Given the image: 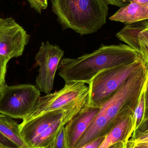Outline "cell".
Instances as JSON below:
<instances>
[{
	"instance_id": "1",
	"label": "cell",
	"mask_w": 148,
	"mask_h": 148,
	"mask_svg": "<svg viewBox=\"0 0 148 148\" xmlns=\"http://www.w3.org/2000/svg\"><path fill=\"white\" fill-rule=\"evenodd\" d=\"M140 60H143L140 54L128 45H102L90 53L76 58H63L57 71L65 83L82 82L89 84L104 70Z\"/></svg>"
},
{
	"instance_id": "2",
	"label": "cell",
	"mask_w": 148,
	"mask_h": 148,
	"mask_svg": "<svg viewBox=\"0 0 148 148\" xmlns=\"http://www.w3.org/2000/svg\"><path fill=\"white\" fill-rule=\"evenodd\" d=\"M53 12L63 29L81 35L97 32L106 23L108 4L104 0H51Z\"/></svg>"
},
{
	"instance_id": "3",
	"label": "cell",
	"mask_w": 148,
	"mask_h": 148,
	"mask_svg": "<svg viewBox=\"0 0 148 148\" xmlns=\"http://www.w3.org/2000/svg\"><path fill=\"white\" fill-rule=\"evenodd\" d=\"M89 103V86L82 82L65 83L59 91L40 97L33 111L22 122L58 110H69L76 115Z\"/></svg>"
},
{
	"instance_id": "4",
	"label": "cell",
	"mask_w": 148,
	"mask_h": 148,
	"mask_svg": "<svg viewBox=\"0 0 148 148\" xmlns=\"http://www.w3.org/2000/svg\"><path fill=\"white\" fill-rule=\"evenodd\" d=\"M143 62V60L137 61L97 74L89 84L90 105L101 107Z\"/></svg>"
},
{
	"instance_id": "5",
	"label": "cell",
	"mask_w": 148,
	"mask_h": 148,
	"mask_svg": "<svg viewBox=\"0 0 148 148\" xmlns=\"http://www.w3.org/2000/svg\"><path fill=\"white\" fill-rule=\"evenodd\" d=\"M40 95L37 87L32 84H6L0 94V114L23 120L33 111Z\"/></svg>"
},
{
	"instance_id": "6",
	"label": "cell",
	"mask_w": 148,
	"mask_h": 148,
	"mask_svg": "<svg viewBox=\"0 0 148 148\" xmlns=\"http://www.w3.org/2000/svg\"><path fill=\"white\" fill-rule=\"evenodd\" d=\"M64 54V51L57 45L48 41L42 42L35 57L36 65L39 66L36 86L40 92L46 95L51 93L58 66Z\"/></svg>"
},
{
	"instance_id": "7",
	"label": "cell",
	"mask_w": 148,
	"mask_h": 148,
	"mask_svg": "<svg viewBox=\"0 0 148 148\" xmlns=\"http://www.w3.org/2000/svg\"><path fill=\"white\" fill-rule=\"evenodd\" d=\"M30 36L11 17L0 23V55L10 60L23 54Z\"/></svg>"
},
{
	"instance_id": "8",
	"label": "cell",
	"mask_w": 148,
	"mask_h": 148,
	"mask_svg": "<svg viewBox=\"0 0 148 148\" xmlns=\"http://www.w3.org/2000/svg\"><path fill=\"white\" fill-rule=\"evenodd\" d=\"M67 112L74 115L72 111L65 109L51 111L20 124L21 136L25 144H29L49 126L60 119L65 118ZM29 147V146H28Z\"/></svg>"
},
{
	"instance_id": "9",
	"label": "cell",
	"mask_w": 148,
	"mask_h": 148,
	"mask_svg": "<svg viewBox=\"0 0 148 148\" xmlns=\"http://www.w3.org/2000/svg\"><path fill=\"white\" fill-rule=\"evenodd\" d=\"M100 109V107L92 106L89 103L65 125L69 148H75L77 141L96 116Z\"/></svg>"
},
{
	"instance_id": "10",
	"label": "cell",
	"mask_w": 148,
	"mask_h": 148,
	"mask_svg": "<svg viewBox=\"0 0 148 148\" xmlns=\"http://www.w3.org/2000/svg\"><path fill=\"white\" fill-rule=\"evenodd\" d=\"M133 114V112L129 110H123L119 114L99 148H108L117 143L129 141L134 132Z\"/></svg>"
},
{
	"instance_id": "11",
	"label": "cell",
	"mask_w": 148,
	"mask_h": 148,
	"mask_svg": "<svg viewBox=\"0 0 148 148\" xmlns=\"http://www.w3.org/2000/svg\"><path fill=\"white\" fill-rule=\"evenodd\" d=\"M110 21L120 22L126 25L148 20V4L130 2L121 7L109 18Z\"/></svg>"
},
{
	"instance_id": "12",
	"label": "cell",
	"mask_w": 148,
	"mask_h": 148,
	"mask_svg": "<svg viewBox=\"0 0 148 148\" xmlns=\"http://www.w3.org/2000/svg\"><path fill=\"white\" fill-rule=\"evenodd\" d=\"M0 133L19 148H30L23 140L20 124L12 118L0 114Z\"/></svg>"
},
{
	"instance_id": "13",
	"label": "cell",
	"mask_w": 148,
	"mask_h": 148,
	"mask_svg": "<svg viewBox=\"0 0 148 148\" xmlns=\"http://www.w3.org/2000/svg\"><path fill=\"white\" fill-rule=\"evenodd\" d=\"M148 26V20L126 25L116 34V37L138 52V36Z\"/></svg>"
},
{
	"instance_id": "14",
	"label": "cell",
	"mask_w": 148,
	"mask_h": 148,
	"mask_svg": "<svg viewBox=\"0 0 148 148\" xmlns=\"http://www.w3.org/2000/svg\"><path fill=\"white\" fill-rule=\"evenodd\" d=\"M64 118L58 120L41 133L30 143L29 147L30 148H49L62 128L66 125Z\"/></svg>"
},
{
	"instance_id": "15",
	"label": "cell",
	"mask_w": 148,
	"mask_h": 148,
	"mask_svg": "<svg viewBox=\"0 0 148 148\" xmlns=\"http://www.w3.org/2000/svg\"><path fill=\"white\" fill-rule=\"evenodd\" d=\"M148 81V80L145 83L142 90L139 101L132 116V120L134 128V133L138 129L144 120L146 104V94L147 91L146 86Z\"/></svg>"
},
{
	"instance_id": "16",
	"label": "cell",
	"mask_w": 148,
	"mask_h": 148,
	"mask_svg": "<svg viewBox=\"0 0 148 148\" xmlns=\"http://www.w3.org/2000/svg\"><path fill=\"white\" fill-rule=\"evenodd\" d=\"M138 53L148 67V26L138 36Z\"/></svg>"
},
{
	"instance_id": "17",
	"label": "cell",
	"mask_w": 148,
	"mask_h": 148,
	"mask_svg": "<svg viewBox=\"0 0 148 148\" xmlns=\"http://www.w3.org/2000/svg\"><path fill=\"white\" fill-rule=\"evenodd\" d=\"M64 126L62 128L49 148H69Z\"/></svg>"
},
{
	"instance_id": "18",
	"label": "cell",
	"mask_w": 148,
	"mask_h": 148,
	"mask_svg": "<svg viewBox=\"0 0 148 148\" xmlns=\"http://www.w3.org/2000/svg\"><path fill=\"white\" fill-rule=\"evenodd\" d=\"M8 58L0 55V88H2L5 84V77L7 73V66Z\"/></svg>"
},
{
	"instance_id": "19",
	"label": "cell",
	"mask_w": 148,
	"mask_h": 148,
	"mask_svg": "<svg viewBox=\"0 0 148 148\" xmlns=\"http://www.w3.org/2000/svg\"><path fill=\"white\" fill-rule=\"evenodd\" d=\"M31 8L37 13L41 14L42 11L46 9L48 6V0H27Z\"/></svg>"
},
{
	"instance_id": "20",
	"label": "cell",
	"mask_w": 148,
	"mask_h": 148,
	"mask_svg": "<svg viewBox=\"0 0 148 148\" xmlns=\"http://www.w3.org/2000/svg\"><path fill=\"white\" fill-rule=\"evenodd\" d=\"M131 141L135 143L148 142V130L141 133H137L132 136Z\"/></svg>"
},
{
	"instance_id": "21",
	"label": "cell",
	"mask_w": 148,
	"mask_h": 148,
	"mask_svg": "<svg viewBox=\"0 0 148 148\" xmlns=\"http://www.w3.org/2000/svg\"><path fill=\"white\" fill-rule=\"evenodd\" d=\"M105 136H106L100 137L95 140L78 148H99L105 139Z\"/></svg>"
},
{
	"instance_id": "22",
	"label": "cell",
	"mask_w": 148,
	"mask_h": 148,
	"mask_svg": "<svg viewBox=\"0 0 148 148\" xmlns=\"http://www.w3.org/2000/svg\"><path fill=\"white\" fill-rule=\"evenodd\" d=\"M106 3L108 5L110 4L117 7H124L127 5L130 2V0H104Z\"/></svg>"
},
{
	"instance_id": "23",
	"label": "cell",
	"mask_w": 148,
	"mask_h": 148,
	"mask_svg": "<svg viewBox=\"0 0 148 148\" xmlns=\"http://www.w3.org/2000/svg\"><path fill=\"white\" fill-rule=\"evenodd\" d=\"M0 144L6 148H19L0 133Z\"/></svg>"
},
{
	"instance_id": "24",
	"label": "cell",
	"mask_w": 148,
	"mask_h": 148,
	"mask_svg": "<svg viewBox=\"0 0 148 148\" xmlns=\"http://www.w3.org/2000/svg\"><path fill=\"white\" fill-rule=\"evenodd\" d=\"M147 130H148V118L143 121L138 129L133 134L132 136H134L137 133H141Z\"/></svg>"
},
{
	"instance_id": "25",
	"label": "cell",
	"mask_w": 148,
	"mask_h": 148,
	"mask_svg": "<svg viewBox=\"0 0 148 148\" xmlns=\"http://www.w3.org/2000/svg\"><path fill=\"white\" fill-rule=\"evenodd\" d=\"M128 142L117 143L108 148H129Z\"/></svg>"
},
{
	"instance_id": "26",
	"label": "cell",
	"mask_w": 148,
	"mask_h": 148,
	"mask_svg": "<svg viewBox=\"0 0 148 148\" xmlns=\"http://www.w3.org/2000/svg\"><path fill=\"white\" fill-rule=\"evenodd\" d=\"M147 118H148V92L146 91V104H145V114H144V120Z\"/></svg>"
},
{
	"instance_id": "27",
	"label": "cell",
	"mask_w": 148,
	"mask_h": 148,
	"mask_svg": "<svg viewBox=\"0 0 148 148\" xmlns=\"http://www.w3.org/2000/svg\"><path fill=\"white\" fill-rule=\"evenodd\" d=\"M130 2L136 3L140 4H148V0H130Z\"/></svg>"
},
{
	"instance_id": "28",
	"label": "cell",
	"mask_w": 148,
	"mask_h": 148,
	"mask_svg": "<svg viewBox=\"0 0 148 148\" xmlns=\"http://www.w3.org/2000/svg\"><path fill=\"white\" fill-rule=\"evenodd\" d=\"M146 90H147V91L148 92V81L147 83V86H146Z\"/></svg>"
},
{
	"instance_id": "29",
	"label": "cell",
	"mask_w": 148,
	"mask_h": 148,
	"mask_svg": "<svg viewBox=\"0 0 148 148\" xmlns=\"http://www.w3.org/2000/svg\"><path fill=\"white\" fill-rule=\"evenodd\" d=\"M0 148H6L5 147H4L2 145H1V144H0Z\"/></svg>"
},
{
	"instance_id": "30",
	"label": "cell",
	"mask_w": 148,
	"mask_h": 148,
	"mask_svg": "<svg viewBox=\"0 0 148 148\" xmlns=\"http://www.w3.org/2000/svg\"><path fill=\"white\" fill-rule=\"evenodd\" d=\"M3 19H2V18H1V17H0V23H1L3 21Z\"/></svg>"
},
{
	"instance_id": "31",
	"label": "cell",
	"mask_w": 148,
	"mask_h": 148,
	"mask_svg": "<svg viewBox=\"0 0 148 148\" xmlns=\"http://www.w3.org/2000/svg\"><path fill=\"white\" fill-rule=\"evenodd\" d=\"M2 88H0V94H1V90Z\"/></svg>"
},
{
	"instance_id": "32",
	"label": "cell",
	"mask_w": 148,
	"mask_h": 148,
	"mask_svg": "<svg viewBox=\"0 0 148 148\" xmlns=\"http://www.w3.org/2000/svg\"><path fill=\"white\" fill-rule=\"evenodd\" d=\"M0 1H1V0H0Z\"/></svg>"
}]
</instances>
